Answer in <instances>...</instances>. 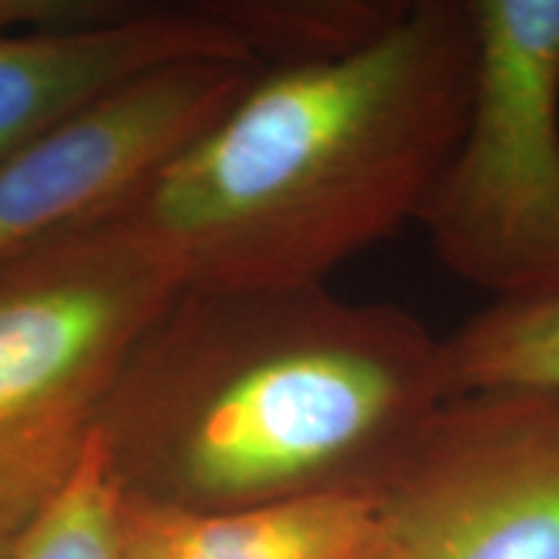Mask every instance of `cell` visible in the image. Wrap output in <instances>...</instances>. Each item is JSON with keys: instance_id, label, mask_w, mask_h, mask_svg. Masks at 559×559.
I'll use <instances>...</instances> for the list:
<instances>
[{"instance_id": "cell-1", "label": "cell", "mask_w": 559, "mask_h": 559, "mask_svg": "<svg viewBox=\"0 0 559 559\" xmlns=\"http://www.w3.org/2000/svg\"><path fill=\"white\" fill-rule=\"evenodd\" d=\"M445 396L443 337L389 300L185 288L91 428L128 492L241 510L373 498Z\"/></svg>"}, {"instance_id": "cell-2", "label": "cell", "mask_w": 559, "mask_h": 559, "mask_svg": "<svg viewBox=\"0 0 559 559\" xmlns=\"http://www.w3.org/2000/svg\"><path fill=\"white\" fill-rule=\"evenodd\" d=\"M472 73L469 0H409L355 50L262 68L115 213L185 288L324 285L415 226L459 140Z\"/></svg>"}, {"instance_id": "cell-3", "label": "cell", "mask_w": 559, "mask_h": 559, "mask_svg": "<svg viewBox=\"0 0 559 559\" xmlns=\"http://www.w3.org/2000/svg\"><path fill=\"white\" fill-rule=\"evenodd\" d=\"M469 11V107L415 226L492 300L559 296V0Z\"/></svg>"}, {"instance_id": "cell-4", "label": "cell", "mask_w": 559, "mask_h": 559, "mask_svg": "<svg viewBox=\"0 0 559 559\" xmlns=\"http://www.w3.org/2000/svg\"><path fill=\"white\" fill-rule=\"evenodd\" d=\"M181 290L169 260L115 210L0 262V456L86 436Z\"/></svg>"}, {"instance_id": "cell-5", "label": "cell", "mask_w": 559, "mask_h": 559, "mask_svg": "<svg viewBox=\"0 0 559 559\" xmlns=\"http://www.w3.org/2000/svg\"><path fill=\"white\" fill-rule=\"evenodd\" d=\"M373 500L379 559H559V391L445 396Z\"/></svg>"}, {"instance_id": "cell-6", "label": "cell", "mask_w": 559, "mask_h": 559, "mask_svg": "<svg viewBox=\"0 0 559 559\" xmlns=\"http://www.w3.org/2000/svg\"><path fill=\"white\" fill-rule=\"evenodd\" d=\"M262 66L174 62L0 158V262L99 218L234 107Z\"/></svg>"}, {"instance_id": "cell-7", "label": "cell", "mask_w": 559, "mask_h": 559, "mask_svg": "<svg viewBox=\"0 0 559 559\" xmlns=\"http://www.w3.org/2000/svg\"><path fill=\"white\" fill-rule=\"evenodd\" d=\"M190 60L262 66L234 0H124L117 16L96 24L0 29V158L140 75Z\"/></svg>"}, {"instance_id": "cell-8", "label": "cell", "mask_w": 559, "mask_h": 559, "mask_svg": "<svg viewBox=\"0 0 559 559\" xmlns=\"http://www.w3.org/2000/svg\"><path fill=\"white\" fill-rule=\"evenodd\" d=\"M373 539L370 495L194 510L124 489L122 559H349Z\"/></svg>"}, {"instance_id": "cell-9", "label": "cell", "mask_w": 559, "mask_h": 559, "mask_svg": "<svg viewBox=\"0 0 559 559\" xmlns=\"http://www.w3.org/2000/svg\"><path fill=\"white\" fill-rule=\"evenodd\" d=\"M445 391H559V296L492 300L443 337Z\"/></svg>"}, {"instance_id": "cell-10", "label": "cell", "mask_w": 559, "mask_h": 559, "mask_svg": "<svg viewBox=\"0 0 559 559\" xmlns=\"http://www.w3.org/2000/svg\"><path fill=\"white\" fill-rule=\"evenodd\" d=\"M124 485L88 428L73 464L26 519L11 559H122Z\"/></svg>"}, {"instance_id": "cell-11", "label": "cell", "mask_w": 559, "mask_h": 559, "mask_svg": "<svg viewBox=\"0 0 559 559\" xmlns=\"http://www.w3.org/2000/svg\"><path fill=\"white\" fill-rule=\"evenodd\" d=\"M83 438L0 456V531L24 526L73 464Z\"/></svg>"}, {"instance_id": "cell-12", "label": "cell", "mask_w": 559, "mask_h": 559, "mask_svg": "<svg viewBox=\"0 0 559 559\" xmlns=\"http://www.w3.org/2000/svg\"><path fill=\"white\" fill-rule=\"evenodd\" d=\"M16 531H0V559H11V549H13V539H16Z\"/></svg>"}, {"instance_id": "cell-13", "label": "cell", "mask_w": 559, "mask_h": 559, "mask_svg": "<svg viewBox=\"0 0 559 559\" xmlns=\"http://www.w3.org/2000/svg\"><path fill=\"white\" fill-rule=\"evenodd\" d=\"M349 559H379V551H376V539L370 542V547L362 549L360 555H355V557H349Z\"/></svg>"}]
</instances>
